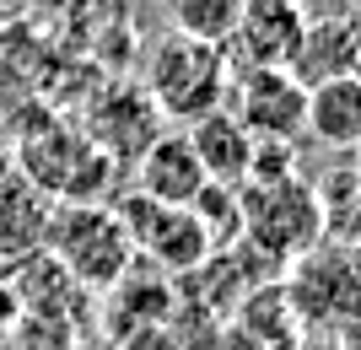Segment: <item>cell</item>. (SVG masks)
Returning a JSON list of instances; mask_svg holds the SVG:
<instances>
[{"instance_id":"cell-1","label":"cell","mask_w":361,"mask_h":350,"mask_svg":"<svg viewBox=\"0 0 361 350\" xmlns=\"http://www.w3.org/2000/svg\"><path fill=\"white\" fill-rule=\"evenodd\" d=\"M238 205H243V243H254L264 259H275L286 270L297 254L324 237V205L318 189L302 173H281V178H243L238 183Z\"/></svg>"},{"instance_id":"cell-2","label":"cell","mask_w":361,"mask_h":350,"mask_svg":"<svg viewBox=\"0 0 361 350\" xmlns=\"http://www.w3.org/2000/svg\"><path fill=\"white\" fill-rule=\"evenodd\" d=\"M226 81H232L226 49L200 44V38H183V32L162 38V44L151 49V60H146L151 103L162 108V119H178V124L221 108L226 103Z\"/></svg>"},{"instance_id":"cell-3","label":"cell","mask_w":361,"mask_h":350,"mask_svg":"<svg viewBox=\"0 0 361 350\" xmlns=\"http://www.w3.org/2000/svg\"><path fill=\"white\" fill-rule=\"evenodd\" d=\"M44 248L92 291H108L114 280H124V275H130V259H135V243H130L119 211L92 205V199H71L65 211L49 215Z\"/></svg>"},{"instance_id":"cell-4","label":"cell","mask_w":361,"mask_h":350,"mask_svg":"<svg viewBox=\"0 0 361 350\" xmlns=\"http://www.w3.org/2000/svg\"><path fill=\"white\" fill-rule=\"evenodd\" d=\"M286 296L297 307L302 329H340L345 318L361 313V248L350 243H324L318 237L307 254L286 264Z\"/></svg>"},{"instance_id":"cell-5","label":"cell","mask_w":361,"mask_h":350,"mask_svg":"<svg viewBox=\"0 0 361 350\" xmlns=\"http://www.w3.org/2000/svg\"><path fill=\"white\" fill-rule=\"evenodd\" d=\"M114 211H119V221H124V232H130L135 254H146L162 275L195 270L211 248H221L211 237V227L195 215V205H162V199H151L146 189H130Z\"/></svg>"},{"instance_id":"cell-6","label":"cell","mask_w":361,"mask_h":350,"mask_svg":"<svg viewBox=\"0 0 361 350\" xmlns=\"http://www.w3.org/2000/svg\"><path fill=\"white\" fill-rule=\"evenodd\" d=\"M226 108L248 124L254 140H297L307 135V87L286 65H232Z\"/></svg>"},{"instance_id":"cell-7","label":"cell","mask_w":361,"mask_h":350,"mask_svg":"<svg viewBox=\"0 0 361 350\" xmlns=\"http://www.w3.org/2000/svg\"><path fill=\"white\" fill-rule=\"evenodd\" d=\"M211 183L205 162H200L189 130H162L146 151L135 156V189H146L162 205H195V194Z\"/></svg>"},{"instance_id":"cell-8","label":"cell","mask_w":361,"mask_h":350,"mask_svg":"<svg viewBox=\"0 0 361 350\" xmlns=\"http://www.w3.org/2000/svg\"><path fill=\"white\" fill-rule=\"evenodd\" d=\"M302 27H307L302 0H243L238 32L226 49H238V65H286L297 54Z\"/></svg>"},{"instance_id":"cell-9","label":"cell","mask_w":361,"mask_h":350,"mask_svg":"<svg viewBox=\"0 0 361 350\" xmlns=\"http://www.w3.org/2000/svg\"><path fill=\"white\" fill-rule=\"evenodd\" d=\"M307 135L329 151L361 146V76H329L307 87Z\"/></svg>"},{"instance_id":"cell-10","label":"cell","mask_w":361,"mask_h":350,"mask_svg":"<svg viewBox=\"0 0 361 350\" xmlns=\"http://www.w3.org/2000/svg\"><path fill=\"white\" fill-rule=\"evenodd\" d=\"M189 130V140H195L200 162H205V173L221 183H243L248 178V162H254V135H248V124L232 113V108H211V113H200V119L183 124Z\"/></svg>"},{"instance_id":"cell-11","label":"cell","mask_w":361,"mask_h":350,"mask_svg":"<svg viewBox=\"0 0 361 350\" xmlns=\"http://www.w3.org/2000/svg\"><path fill=\"white\" fill-rule=\"evenodd\" d=\"M350 49H356V16H307V27H302L297 54L286 60V70L302 81V87L345 76Z\"/></svg>"},{"instance_id":"cell-12","label":"cell","mask_w":361,"mask_h":350,"mask_svg":"<svg viewBox=\"0 0 361 350\" xmlns=\"http://www.w3.org/2000/svg\"><path fill=\"white\" fill-rule=\"evenodd\" d=\"M49 205L44 194L32 189L27 178H6L0 183V259H27V254H44L49 237Z\"/></svg>"},{"instance_id":"cell-13","label":"cell","mask_w":361,"mask_h":350,"mask_svg":"<svg viewBox=\"0 0 361 350\" xmlns=\"http://www.w3.org/2000/svg\"><path fill=\"white\" fill-rule=\"evenodd\" d=\"M167 16H173V32L226 49L232 32H238L243 0H167Z\"/></svg>"},{"instance_id":"cell-14","label":"cell","mask_w":361,"mask_h":350,"mask_svg":"<svg viewBox=\"0 0 361 350\" xmlns=\"http://www.w3.org/2000/svg\"><path fill=\"white\" fill-rule=\"evenodd\" d=\"M318 205H324V232H334L340 243L361 248V168L329 173L318 183Z\"/></svg>"},{"instance_id":"cell-15","label":"cell","mask_w":361,"mask_h":350,"mask_svg":"<svg viewBox=\"0 0 361 350\" xmlns=\"http://www.w3.org/2000/svg\"><path fill=\"white\" fill-rule=\"evenodd\" d=\"M281 173H297V140H254L248 178H281Z\"/></svg>"},{"instance_id":"cell-16","label":"cell","mask_w":361,"mask_h":350,"mask_svg":"<svg viewBox=\"0 0 361 350\" xmlns=\"http://www.w3.org/2000/svg\"><path fill=\"white\" fill-rule=\"evenodd\" d=\"M211 350H270V345H264V339H254L243 323H232V329H221V335H216Z\"/></svg>"},{"instance_id":"cell-17","label":"cell","mask_w":361,"mask_h":350,"mask_svg":"<svg viewBox=\"0 0 361 350\" xmlns=\"http://www.w3.org/2000/svg\"><path fill=\"white\" fill-rule=\"evenodd\" d=\"M16 318H22V302H16V286H11V275H0V329H11Z\"/></svg>"},{"instance_id":"cell-18","label":"cell","mask_w":361,"mask_h":350,"mask_svg":"<svg viewBox=\"0 0 361 350\" xmlns=\"http://www.w3.org/2000/svg\"><path fill=\"white\" fill-rule=\"evenodd\" d=\"M334 335H340V339H334L340 350H361V313H356V318H345L340 329H334Z\"/></svg>"},{"instance_id":"cell-19","label":"cell","mask_w":361,"mask_h":350,"mask_svg":"<svg viewBox=\"0 0 361 350\" xmlns=\"http://www.w3.org/2000/svg\"><path fill=\"white\" fill-rule=\"evenodd\" d=\"M350 76H361V16H356V49H350Z\"/></svg>"},{"instance_id":"cell-20","label":"cell","mask_w":361,"mask_h":350,"mask_svg":"<svg viewBox=\"0 0 361 350\" xmlns=\"http://www.w3.org/2000/svg\"><path fill=\"white\" fill-rule=\"evenodd\" d=\"M350 6H356V11H361V0H350Z\"/></svg>"},{"instance_id":"cell-21","label":"cell","mask_w":361,"mask_h":350,"mask_svg":"<svg viewBox=\"0 0 361 350\" xmlns=\"http://www.w3.org/2000/svg\"><path fill=\"white\" fill-rule=\"evenodd\" d=\"M324 350H340V345H324Z\"/></svg>"},{"instance_id":"cell-22","label":"cell","mask_w":361,"mask_h":350,"mask_svg":"<svg viewBox=\"0 0 361 350\" xmlns=\"http://www.w3.org/2000/svg\"><path fill=\"white\" fill-rule=\"evenodd\" d=\"M356 156H361V146H356Z\"/></svg>"},{"instance_id":"cell-23","label":"cell","mask_w":361,"mask_h":350,"mask_svg":"<svg viewBox=\"0 0 361 350\" xmlns=\"http://www.w3.org/2000/svg\"><path fill=\"white\" fill-rule=\"evenodd\" d=\"M162 6H167V0H162Z\"/></svg>"}]
</instances>
